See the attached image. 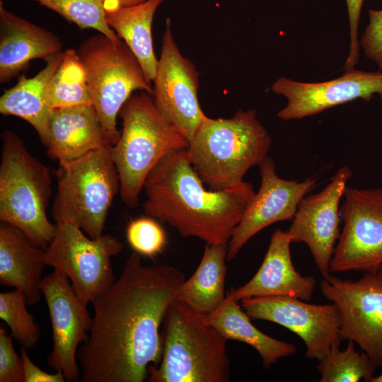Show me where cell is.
<instances>
[{"label":"cell","instance_id":"6da1fadb","mask_svg":"<svg viewBox=\"0 0 382 382\" xmlns=\"http://www.w3.org/2000/svg\"><path fill=\"white\" fill-rule=\"evenodd\" d=\"M185 280L173 266L144 265L138 253L93 301L88 337L77 351L81 382H143L159 364V328Z\"/></svg>","mask_w":382,"mask_h":382},{"label":"cell","instance_id":"7a4b0ae2","mask_svg":"<svg viewBox=\"0 0 382 382\" xmlns=\"http://www.w3.org/2000/svg\"><path fill=\"white\" fill-rule=\"evenodd\" d=\"M145 213L175 228L183 237L228 244L255 192L251 183L222 190H206L187 149L161 159L143 187Z\"/></svg>","mask_w":382,"mask_h":382},{"label":"cell","instance_id":"3957f363","mask_svg":"<svg viewBox=\"0 0 382 382\" xmlns=\"http://www.w3.org/2000/svg\"><path fill=\"white\" fill-rule=\"evenodd\" d=\"M271 145L256 112L239 110L230 118L207 116L187 151L204 184L216 191L241 184L248 170L267 156Z\"/></svg>","mask_w":382,"mask_h":382},{"label":"cell","instance_id":"277c9868","mask_svg":"<svg viewBox=\"0 0 382 382\" xmlns=\"http://www.w3.org/2000/svg\"><path fill=\"white\" fill-rule=\"evenodd\" d=\"M163 323L162 357L158 366H149V381H230L227 340L202 314L175 299Z\"/></svg>","mask_w":382,"mask_h":382},{"label":"cell","instance_id":"5b68a950","mask_svg":"<svg viewBox=\"0 0 382 382\" xmlns=\"http://www.w3.org/2000/svg\"><path fill=\"white\" fill-rule=\"evenodd\" d=\"M119 116L122 129L110 150L120 177L121 199L134 209L151 170L167 155L187 149L190 142L164 118L146 91L132 94Z\"/></svg>","mask_w":382,"mask_h":382},{"label":"cell","instance_id":"8992f818","mask_svg":"<svg viewBox=\"0 0 382 382\" xmlns=\"http://www.w3.org/2000/svg\"><path fill=\"white\" fill-rule=\"evenodd\" d=\"M0 220L21 231L45 250L53 240L56 224L47 218L52 195L50 168L32 156L13 132L1 134Z\"/></svg>","mask_w":382,"mask_h":382},{"label":"cell","instance_id":"52a82bcc","mask_svg":"<svg viewBox=\"0 0 382 382\" xmlns=\"http://www.w3.org/2000/svg\"><path fill=\"white\" fill-rule=\"evenodd\" d=\"M110 147L59 161L52 208L56 223L74 224L91 238L103 235L109 209L120 188Z\"/></svg>","mask_w":382,"mask_h":382},{"label":"cell","instance_id":"ba28073f","mask_svg":"<svg viewBox=\"0 0 382 382\" xmlns=\"http://www.w3.org/2000/svg\"><path fill=\"white\" fill-rule=\"evenodd\" d=\"M76 52L86 72L93 105L106 140L112 146L120 136L117 117L121 108L137 90L153 95L152 83L121 38L115 40L100 33L83 40Z\"/></svg>","mask_w":382,"mask_h":382},{"label":"cell","instance_id":"9c48e42d","mask_svg":"<svg viewBox=\"0 0 382 382\" xmlns=\"http://www.w3.org/2000/svg\"><path fill=\"white\" fill-rule=\"evenodd\" d=\"M56 227L54 237L45 250V262L67 277L87 306L115 280L111 260L124 245L109 234L91 238L71 223H56Z\"/></svg>","mask_w":382,"mask_h":382},{"label":"cell","instance_id":"30bf717a","mask_svg":"<svg viewBox=\"0 0 382 382\" xmlns=\"http://www.w3.org/2000/svg\"><path fill=\"white\" fill-rule=\"evenodd\" d=\"M344 221L330 272L377 273L382 267V188L347 187Z\"/></svg>","mask_w":382,"mask_h":382},{"label":"cell","instance_id":"8fae6325","mask_svg":"<svg viewBox=\"0 0 382 382\" xmlns=\"http://www.w3.org/2000/svg\"><path fill=\"white\" fill-rule=\"evenodd\" d=\"M320 291L338 311L342 339L357 343L382 367V277L364 273L352 281L330 274L321 281Z\"/></svg>","mask_w":382,"mask_h":382},{"label":"cell","instance_id":"7c38bea8","mask_svg":"<svg viewBox=\"0 0 382 382\" xmlns=\"http://www.w3.org/2000/svg\"><path fill=\"white\" fill-rule=\"evenodd\" d=\"M199 76L195 65L179 50L167 18L152 96L161 115L189 142L207 117L198 100Z\"/></svg>","mask_w":382,"mask_h":382},{"label":"cell","instance_id":"4fadbf2b","mask_svg":"<svg viewBox=\"0 0 382 382\" xmlns=\"http://www.w3.org/2000/svg\"><path fill=\"white\" fill-rule=\"evenodd\" d=\"M241 302L250 319L268 320L297 335L311 359L320 361L340 346V315L332 303L313 304L289 296L248 297Z\"/></svg>","mask_w":382,"mask_h":382},{"label":"cell","instance_id":"5bb4252c","mask_svg":"<svg viewBox=\"0 0 382 382\" xmlns=\"http://www.w3.org/2000/svg\"><path fill=\"white\" fill-rule=\"evenodd\" d=\"M40 289L47 306L52 331V348L47 357V364L55 371H62L66 381H78L81 371L77 351L88 337L92 317L69 279L59 271L54 270L43 277Z\"/></svg>","mask_w":382,"mask_h":382},{"label":"cell","instance_id":"9a60e30c","mask_svg":"<svg viewBox=\"0 0 382 382\" xmlns=\"http://www.w3.org/2000/svg\"><path fill=\"white\" fill-rule=\"evenodd\" d=\"M341 167L320 191L308 194L300 201L287 231L291 243H304L323 278L330 274V265L340 236V203L352 176Z\"/></svg>","mask_w":382,"mask_h":382},{"label":"cell","instance_id":"2e32d148","mask_svg":"<svg viewBox=\"0 0 382 382\" xmlns=\"http://www.w3.org/2000/svg\"><path fill=\"white\" fill-rule=\"evenodd\" d=\"M261 183L228 243L227 260H233L243 245L263 228L279 221L292 220L301 199L317 183L286 180L276 173L275 163L267 156L260 164Z\"/></svg>","mask_w":382,"mask_h":382},{"label":"cell","instance_id":"e0dca14e","mask_svg":"<svg viewBox=\"0 0 382 382\" xmlns=\"http://www.w3.org/2000/svg\"><path fill=\"white\" fill-rule=\"evenodd\" d=\"M271 88L287 100L286 106L277 113L278 117L284 121L299 120L357 98L368 102L374 94L382 100V72L353 69L339 78L320 83L280 77Z\"/></svg>","mask_w":382,"mask_h":382},{"label":"cell","instance_id":"ac0fdd59","mask_svg":"<svg viewBox=\"0 0 382 382\" xmlns=\"http://www.w3.org/2000/svg\"><path fill=\"white\" fill-rule=\"evenodd\" d=\"M291 241L287 231L277 228L259 270L253 278L231 293L237 301L248 297L289 296L309 301L316 285L313 276H302L291 260Z\"/></svg>","mask_w":382,"mask_h":382},{"label":"cell","instance_id":"d6986e66","mask_svg":"<svg viewBox=\"0 0 382 382\" xmlns=\"http://www.w3.org/2000/svg\"><path fill=\"white\" fill-rule=\"evenodd\" d=\"M62 49L54 33L8 11L0 0V83L11 81L30 61H45Z\"/></svg>","mask_w":382,"mask_h":382},{"label":"cell","instance_id":"ffe728a7","mask_svg":"<svg viewBox=\"0 0 382 382\" xmlns=\"http://www.w3.org/2000/svg\"><path fill=\"white\" fill-rule=\"evenodd\" d=\"M103 147H110L93 105L81 104L52 110L47 155L69 161Z\"/></svg>","mask_w":382,"mask_h":382},{"label":"cell","instance_id":"44dd1931","mask_svg":"<svg viewBox=\"0 0 382 382\" xmlns=\"http://www.w3.org/2000/svg\"><path fill=\"white\" fill-rule=\"evenodd\" d=\"M45 250L30 242L18 228L0 224V283L21 290L28 304L34 306L40 299V284L47 265Z\"/></svg>","mask_w":382,"mask_h":382},{"label":"cell","instance_id":"7402d4cb","mask_svg":"<svg viewBox=\"0 0 382 382\" xmlns=\"http://www.w3.org/2000/svg\"><path fill=\"white\" fill-rule=\"evenodd\" d=\"M63 53L62 51L47 58L46 66L35 76L28 78L21 75L17 83L5 90L0 98L1 114L16 116L28 122L45 147L49 144L50 121L53 110L46 103L45 93Z\"/></svg>","mask_w":382,"mask_h":382},{"label":"cell","instance_id":"603a6c76","mask_svg":"<svg viewBox=\"0 0 382 382\" xmlns=\"http://www.w3.org/2000/svg\"><path fill=\"white\" fill-rule=\"evenodd\" d=\"M238 301L228 291L214 311L202 315L204 320L227 340L242 342L254 348L261 357L265 369H269L281 358L295 354L296 347L294 344L273 338L254 326Z\"/></svg>","mask_w":382,"mask_h":382},{"label":"cell","instance_id":"cb8c5ba5","mask_svg":"<svg viewBox=\"0 0 382 382\" xmlns=\"http://www.w3.org/2000/svg\"><path fill=\"white\" fill-rule=\"evenodd\" d=\"M228 244L207 243L194 274L178 288L175 299L195 312L207 315L224 301Z\"/></svg>","mask_w":382,"mask_h":382},{"label":"cell","instance_id":"d4e9b609","mask_svg":"<svg viewBox=\"0 0 382 382\" xmlns=\"http://www.w3.org/2000/svg\"><path fill=\"white\" fill-rule=\"evenodd\" d=\"M163 1L146 0L105 13L108 24L134 54L151 83L158 60L154 51L151 27L155 13Z\"/></svg>","mask_w":382,"mask_h":382},{"label":"cell","instance_id":"484cf974","mask_svg":"<svg viewBox=\"0 0 382 382\" xmlns=\"http://www.w3.org/2000/svg\"><path fill=\"white\" fill-rule=\"evenodd\" d=\"M51 109L81 104L93 105L83 66L73 49L64 51L45 93Z\"/></svg>","mask_w":382,"mask_h":382},{"label":"cell","instance_id":"4316f807","mask_svg":"<svg viewBox=\"0 0 382 382\" xmlns=\"http://www.w3.org/2000/svg\"><path fill=\"white\" fill-rule=\"evenodd\" d=\"M335 346L317 366L320 382H358L362 379L371 381L376 366L367 354L357 352L354 342L348 340L347 347L340 350Z\"/></svg>","mask_w":382,"mask_h":382},{"label":"cell","instance_id":"83f0119b","mask_svg":"<svg viewBox=\"0 0 382 382\" xmlns=\"http://www.w3.org/2000/svg\"><path fill=\"white\" fill-rule=\"evenodd\" d=\"M57 13L81 29H94L117 40L120 37L105 19L103 0H33Z\"/></svg>","mask_w":382,"mask_h":382},{"label":"cell","instance_id":"f1b7e54d","mask_svg":"<svg viewBox=\"0 0 382 382\" xmlns=\"http://www.w3.org/2000/svg\"><path fill=\"white\" fill-rule=\"evenodd\" d=\"M27 300L18 289L0 294V318L11 330L12 337L26 349L35 347L40 328L27 309Z\"/></svg>","mask_w":382,"mask_h":382},{"label":"cell","instance_id":"f546056e","mask_svg":"<svg viewBox=\"0 0 382 382\" xmlns=\"http://www.w3.org/2000/svg\"><path fill=\"white\" fill-rule=\"evenodd\" d=\"M131 247L141 255L153 256L161 252L166 244L163 229L151 218H139L131 221L127 230Z\"/></svg>","mask_w":382,"mask_h":382},{"label":"cell","instance_id":"4dcf8cb0","mask_svg":"<svg viewBox=\"0 0 382 382\" xmlns=\"http://www.w3.org/2000/svg\"><path fill=\"white\" fill-rule=\"evenodd\" d=\"M12 337L0 328V382H24L23 359L16 352Z\"/></svg>","mask_w":382,"mask_h":382},{"label":"cell","instance_id":"1f68e13d","mask_svg":"<svg viewBox=\"0 0 382 382\" xmlns=\"http://www.w3.org/2000/svg\"><path fill=\"white\" fill-rule=\"evenodd\" d=\"M369 23L359 45L367 58L376 62L382 71V10L369 11Z\"/></svg>","mask_w":382,"mask_h":382},{"label":"cell","instance_id":"d6a6232c","mask_svg":"<svg viewBox=\"0 0 382 382\" xmlns=\"http://www.w3.org/2000/svg\"><path fill=\"white\" fill-rule=\"evenodd\" d=\"M364 0H346L349 23V52L344 64V70L354 69L359 56L358 25Z\"/></svg>","mask_w":382,"mask_h":382},{"label":"cell","instance_id":"836d02e7","mask_svg":"<svg viewBox=\"0 0 382 382\" xmlns=\"http://www.w3.org/2000/svg\"><path fill=\"white\" fill-rule=\"evenodd\" d=\"M21 355L23 363L24 382L66 381L62 371H56L54 374L47 373L36 366L30 358L25 347L21 346Z\"/></svg>","mask_w":382,"mask_h":382},{"label":"cell","instance_id":"e575fe53","mask_svg":"<svg viewBox=\"0 0 382 382\" xmlns=\"http://www.w3.org/2000/svg\"><path fill=\"white\" fill-rule=\"evenodd\" d=\"M146 0H103L105 13L115 11L120 8L141 4Z\"/></svg>","mask_w":382,"mask_h":382},{"label":"cell","instance_id":"d590c367","mask_svg":"<svg viewBox=\"0 0 382 382\" xmlns=\"http://www.w3.org/2000/svg\"><path fill=\"white\" fill-rule=\"evenodd\" d=\"M372 382H382V374L378 376L374 377Z\"/></svg>","mask_w":382,"mask_h":382},{"label":"cell","instance_id":"8d00e7d4","mask_svg":"<svg viewBox=\"0 0 382 382\" xmlns=\"http://www.w3.org/2000/svg\"><path fill=\"white\" fill-rule=\"evenodd\" d=\"M378 274H379L381 277H382V267H381V269L378 270V272H377Z\"/></svg>","mask_w":382,"mask_h":382}]
</instances>
